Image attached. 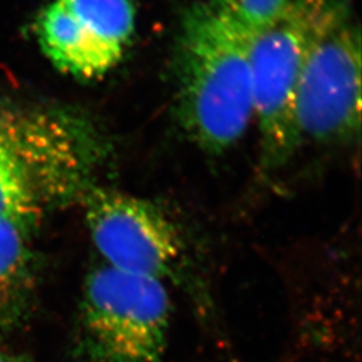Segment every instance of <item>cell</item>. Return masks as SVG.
Returning <instances> with one entry per match:
<instances>
[{
    "label": "cell",
    "mask_w": 362,
    "mask_h": 362,
    "mask_svg": "<svg viewBox=\"0 0 362 362\" xmlns=\"http://www.w3.org/2000/svg\"><path fill=\"white\" fill-rule=\"evenodd\" d=\"M107 156L104 133L81 113L0 105V219L33 230L83 199Z\"/></svg>",
    "instance_id": "1"
},
{
    "label": "cell",
    "mask_w": 362,
    "mask_h": 362,
    "mask_svg": "<svg viewBox=\"0 0 362 362\" xmlns=\"http://www.w3.org/2000/svg\"><path fill=\"white\" fill-rule=\"evenodd\" d=\"M172 74L176 117L192 143L221 155L243 139L254 121L250 37L208 0L181 15Z\"/></svg>",
    "instance_id": "2"
},
{
    "label": "cell",
    "mask_w": 362,
    "mask_h": 362,
    "mask_svg": "<svg viewBox=\"0 0 362 362\" xmlns=\"http://www.w3.org/2000/svg\"><path fill=\"white\" fill-rule=\"evenodd\" d=\"M349 10L344 0H287L270 25L250 35L254 121L264 170L284 165L298 148L294 103L315 42Z\"/></svg>",
    "instance_id": "3"
},
{
    "label": "cell",
    "mask_w": 362,
    "mask_h": 362,
    "mask_svg": "<svg viewBox=\"0 0 362 362\" xmlns=\"http://www.w3.org/2000/svg\"><path fill=\"white\" fill-rule=\"evenodd\" d=\"M170 310L164 282L100 266L83 287L73 362H167Z\"/></svg>",
    "instance_id": "4"
},
{
    "label": "cell",
    "mask_w": 362,
    "mask_h": 362,
    "mask_svg": "<svg viewBox=\"0 0 362 362\" xmlns=\"http://www.w3.org/2000/svg\"><path fill=\"white\" fill-rule=\"evenodd\" d=\"M361 124V33L350 10L318 39L299 79L294 103L298 143H333Z\"/></svg>",
    "instance_id": "5"
},
{
    "label": "cell",
    "mask_w": 362,
    "mask_h": 362,
    "mask_svg": "<svg viewBox=\"0 0 362 362\" xmlns=\"http://www.w3.org/2000/svg\"><path fill=\"white\" fill-rule=\"evenodd\" d=\"M134 30L133 0H52L35 21L42 52L58 70L82 81L112 71Z\"/></svg>",
    "instance_id": "6"
},
{
    "label": "cell",
    "mask_w": 362,
    "mask_h": 362,
    "mask_svg": "<svg viewBox=\"0 0 362 362\" xmlns=\"http://www.w3.org/2000/svg\"><path fill=\"white\" fill-rule=\"evenodd\" d=\"M83 199L86 224L104 264L161 282L176 270L182 257L180 233L160 208L97 185Z\"/></svg>",
    "instance_id": "7"
},
{
    "label": "cell",
    "mask_w": 362,
    "mask_h": 362,
    "mask_svg": "<svg viewBox=\"0 0 362 362\" xmlns=\"http://www.w3.org/2000/svg\"><path fill=\"white\" fill-rule=\"evenodd\" d=\"M30 231L26 226L0 219V330L18 321L30 290Z\"/></svg>",
    "instance_id": "8"
},
{
    "label": "cell",
    "mask_w": 362,
    "mask_h": 362,
    "mask_svg": "<svg viewBox=\"0 0 362 362\" xmlns=\"http://www.w3.org/2000/svg\"><path fill=\"white\" fill-rule=\"evenodd\" d=\"M235 26L252 35L270 25L285 8L287 0H208Z\"/></svg>",
    "instance_id": "9"
},
{
    "label": "cell",
    "mask_w": 362,
    "mask_h": 362,
    "mask_svg": "<svg viewBox=\"0 0 362 362\" xmlns=\"http://www.w3.org/2000/svg\"><path fill=\"white\" fill-rule=\"evenodd\" d=\"M0 362H33L22 354L0 349Z\"/></svg>",
    "instance_id": "10"
}]
</instances>
